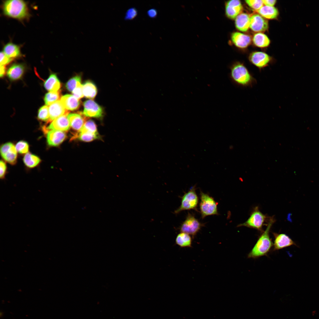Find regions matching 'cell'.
I'll use <instances>...</instances> for the list:
<instances>
[{
	"mask_svg": "<svg viewBox=\"0 0 319 319\" xmlns=\"http://www.w3.org/2000/svg\"><path fill=\"white\" fill-rule=\"evenodd\" d=\"M274 222L273 218L269 220L265 230L263 232L248 255L249 258H256L267 255L273 246L269 236L271 227Z\"/></svg>",
	"mask_w": 319,
	"mask_h": 319,
	"instance_id": "6da1fadb",
	"label": "cell"
},
{
	"mask_svg": "<svg viewBox=\"0 0 319 319\" xmlns=\"http://www.w3.org/2000/svg\"><path fill=\"white\" fill-rule=\"evenodd\" d=\"M230 77L237 85L243 87H252L256 80L244 64L237 62L230 67Z\"/></svg>",
	"mask_w": 319,
	"mask_h": 319,
	"instance_id": "7a4b0ae2",
	"label": "cell"
},
{
	"mask_svg": "<svg viewBox=\"0 0 319 319\" xmlns=\"http://www.w3.org/2000/svg\"><path fill=\"white\" fill-rule=\"evenodd\" d=\"M2 7L4 14L9 17L21 20L29 16L27 4L23 0L5 1L3 3Z\"/></svg>",
	"mask_w": 319,
	"mask_h": 319,
	"instance_id": "3957f363",
	"label": "cell"
},
{
	"mask_svg": "<svg viewBox=\"0 0 319 319\" xmlns=\"http://www.w3.org/2000/svg\"><path fill=\"white\" fill-rule=\"evenodd\" d=\"M200 198V209L203 219L207 216L218 214L217 203L212 197L201 191Z\"/></svg>",
	"mask_w": 319,
	"mask_h": 319,
	"instance_id": "277c9868",
	"label": "cell"
},
{
	"mask_svg": "<svg viewBox=\"0 0 319 319\" xmlns=\"http://www.w3.org/2000/svg\"><path fill=\"white\" fill-rule=\"evenodd\" d=\"M180 206L175 211V213L177 214L181 211L191 209L197 211V207L198 202V198L196 194L195 187H192L187 193H185L181 198Z\"/></svg>",
	"mask_w": 319,
	"mask_h": 319,
	"instance_id": "5b68a950",
	"label": "cell"
},
{
	"mask_svg": "<svg viewBox=\"0 0 319 319\" xmlns=\"http://www.w3.org/2000/svg\"><path fill=\"white\" fill-rule=\"evenodd\" d=\"M266 216L255 207L248 219L244 223L240 224L238 227H245L263 231L262 227L266 219Z\"/></svg>",
	"mask_w": 319,
	"mask_h": 319,
	"instance_id": "8992f818",
	"label": "cell"
},
{
	"mask_svg": "<svg viewBox=\"0 0 319 319\" xmlns=\"http://www.w3.org/2000/svg\"><path fill=\"white\" fill-rule=\"evenodd\" d=\"M202 225L193 215L188 213L186 219L180 226L179 229L181 232L192 235L193 238Z\"/></svg>",
	"mask_w": 319,
	"mask_h": 319,
	"instance_id": "52a82bcc",
	"label": "cell"
},
{
	"mask_svg": "<svg viewBox=\"0 0 319 319\" xmlns=\"http://www.w3.org/2000/svg\"><path fill=\"white\" fill-rule=\"evenodd\" d=\"M250 62L260 70L268 66L271 61V58L266 53L260 51L251 53L248 58Z\"/></svg>",
	"mask_w": 319,
	"mask_h": 319,
	"instance_id": "ba28073f",
	"label": "cell"
},
{
	"mask_svg": "<svg viewBox=\"0 0 319 319\" xmlns=\"http://www.w3.org/2000/svg\"><path fill=\"white\" fill-rule=\"evenodd\" d=\"M84 110L82 114L87 117L101 118L103 115L102 107L94 101L88 100L83 103Z\"/></svg>",
	"mask_w": 319,
	"mask_h": 319,
	"instance_id": "9c48e42d",
	"label": "cell"
},
{
	"mask_svg": "<svg viewBox=\"0 0 319 319\" xmlns=\"http://www.w3.org/2000/svg\"><path fill=\"white\" fill-rule=\"evenodd\" d=\"M0 153L3 159L9 163L14 165L16 163L17 151L12 143L9 142L3 144L0 148Z\"/></svg>",
	"mask_w": 319,
	"mask_h": 319,
	"instance_id": "30bf717a",
	"label": "cell"
},
{
	"mask_svg": "<svg viewBox=\"0 0 319 319\" xmlns=\"http://www.w3.org/2000/svg\"><path fill=\"white\" fill-rule=\"evenodd\" d=\"M225 13L229 19H234L241 13L243 8L240 1L238 0H231L225 3Z\"/></svg>",
	"mask_w": 319,
	"mask_h": 319,
	"instance_id": "8fae6325",
	"label": "cell"
},
{
	"mask_svg": "<svg viewBox=\"0 0 319 319\" xmlns=\"http://www.w3.org/2000/svg\"><path fill=\"white\" fill-rule=\"evenodd\" d=\"M268 21L259 14H255L250 17V28L253 31L262 32L268 28Z\"/></svg>",
	"mask_w": 319,
	"mask_h": 319,
	"instance_id": "7c38bea8",
	"label": "cell"
},
{
	"mask_svg": "<svg viewBox=\"0 0 319 319\" xmlns=\"http://www.w3.org/2000/svg\"><path fill=\"white\" fill-rule=\"evenodd\" d=\"M273 234L274 237L273 250H279L293 245L297 246L296 243L285 234L274 233Z\"/></svg>",
	"mask_w": 319,
	"mask_h": 319,
	"instance_id": "4fadbf2b",
	"label": "cell"
},
{
	"mask_svg": "<svg viewBox=\"0 0 319 319\" xmlns=\"http://www.w3.org/2000/svg\"><path fill=\"white\" fill-rule=\"evenodd\" d=\"M69 113L60 116L53 120L46 130L63 131H68L70 127L67 115Z\"/></svg>",
	"mask_w": 319,
	"mask_h": 319,
	"instance_id": "5bb4252c",
	"label": "cell"
},
{
	"mask_svg": "<svg viewBox=\"0 0 319 319\" xmlns=\"http://www.w3.org/2000/svg\"><path fill=\"white\" fill-rule=\"evenodd\" d=\"M48 144L51 146H57L65 139L66 134L64 131L51 130L48 131L47 134Z\"/></svg>",
	"mask_w": 319,
	"mask_h": 319,
	"instance_id": "9a60e30c",
	"label": "cell"
},
{
	"mask_svg": "<svg viewBox=\"0 0 319 319\" xmlns=\"http://www.w3.org/2000/svg\"><path fill=\"white\" fill-rule=\"evenodd\" d=\"M231 38L235 46L242 48L247 47L251 41L250 36L238 32H232L231 35Z\"/></svg>",
	"mask_w": 319,
	"mask_h": 319,
	"instance_id": "2e32d148",
	"label": "cell"
},
{
	"mask_svg": "<svg viewBox=\"0 0 319 319\" xmlns=\"http://www.w3.org/2000/svg\"><path fill=\"white\" fill-rule=\"evenodd\" d=\"M48 109L50 121H53L60 116L69 113L61 100H58L49 105Z\"/></svg>",
	"mask_w": 319,
	"mask_h": 319,
	"instance_id": "e0dca14e",
	"label": "cell"
},
{
	"mask_svg": "<svg viewBox=\"0 0 319 319\" xmlns=\"http://www.w3.org/2000/svg\"><path fill=\"white\" fill-rule=\"evenodd\" d=\"M82 113H71L67 115L70 127L74 130L79 131L85 123V119Z\"/></svg>",
	"mask_w": 319,
	"mask_h": 319,
	"instance_id": "ac0fdd59",
	"label": "cell"
},
{
	"mask_svg": "<svg viewBox=\"0 0 319 319\" xmlns=\"http://www.w3.org/2000/svg\"><path fill=\"white\" fill-rule=\"evenodd\" d=\"M250 16L247 13H241L235 19V25L239 30L245 32L250 28Z\"/></svg>",
	"mask_w": 319,
	"mask_h": 319,
	"instance_id": "d6986e66",
	"label": "cell"
},
{
	"mask_svg": "<svg viewBox=\"0 0 319 319\" xmlns=\"http://www.w3.org/2000/svg\"><path fill=\"white\" fill-rule=\"evenodd\" d=\"M61 100L67 110H74L78 109L80 106L79 100L73 95H65L62 97Z\"/></svg>",
	"mask_w": 319,
	"mask_h": 319,
	"instance_id": "ffe728a7",
	"label": "cell"
},
{
	"mask_svg": "<svg viewBox=\"0 0 319 319\" xmlns=\"http://www.w3.org/2000/svg\"><path fill=\"white\" fill-rule=\"evenodd\" d=\"M25 68L23 64H15L8 69L7 75L11 80H16L20 78L24 73Z\"/></svg>",
	"mask_w": 319,
	"mask_h": 319,
	"instance_id": "44dd1931",
	"label": "cell"
},
{
	"mask_svg": "<svg viewBox=\"0 0 319 319\" xmlns=\"http://www.w3.org/2000/svg\"><path fill=\"white\" fill-rule=\"evenodd\" d=\"M3 52L7 56L12 59L22 56L19 46L12 42L8 43L4 46Z\"/></svg>",
	"mask_w": 319,
	"mask_h": 319,
	"instance_id": "7402d4cb",
	"label": "cell"
},
{
	"mask_svg": "<svg viewBox=\"0 0 319 319\" xmlns=\"http://www.w3.org/2000/svg\"><path fill=\"white\" fill-rule=\"evenodd\" d=\"M45 89L50 92H57L61 87L60 82L55 74H51L45 82Z\"/></svg>",
	"mask_w": 319,
	"mask_h": 319,
	"instance_id": "603a6c76",
	"label": "cell"
},
{
	"mask_svg": "<svg viewBox=\"0 0 319 319\" xmlns=\"http://www.w3.org/2000/svg\"><path fill=\"white\" fill-rule=\"evenodd\" d=\"M256 12L263 17L269 19H276L279 15L278 9L274 6H263Z\"/></svg>",
	"mask_w": 319,
	"mask_h": 319,
	"instance_id": "cb8c5ba5",
	"label": "cell"
},
{
	"mask_svg": "<svg viewBox=\"0 0 319 319\" xmlns=\"http://www.w3.org/2000/svg\"><path fill=\"white\" fill-rule=\"evenodd\" d=\"M83 91L84 96L91 99H93L97 93V88L95 85L89 81L86 82L83 85Z\"/></svg>",
	"mask_w": 319,
	"mask_h": 319,
	"instance_id": "d4e9b609",
	"label": "cell"
},
{
	"mask_svg": "<svg viewBox=\"0 0 319 319\" xmlns=\"http://www.w3.org/2000/svg\"><path fill=\"white\" fill-rule=\"evenodd\" d=\"M175 243L181 248L191 247L192 239L188 234L181 232L177 235L175 239Z\"/></svg>",
	"mask_w": 319,
	"mask_h": 319,
	"instance_id": "484cf974",
	"label": "cell"
},
{
	"mask_svg": "<svg viewBox=\"0 0 319 319\" xmlns=\"http://www.w3.org/2000/svg\"><path fill=\"white\" fill-rule=\"evenodd\" d=\"M253 41L255 45L260 48L267 47L270 43V40L268 36L261 32L255 34L253 36Z\"/></svg>",
	"mask_w": 319,
	"mask_h": 319,
	"instance_id": "4316f807",
	"label": "cell"
},
{
	"mask_svg": "<svg viewBox=\"0 0 319 319\" xmlns=\"http://www.w3.org/2000/svg\"><path fill=\"white\" fill-rule=\"evenodd\" d=\"M23 161L25 164L28 167L32 168L38 165L41 160L37 156L28 152L24 156Z\"/></svg>",
	"mask_w": 319,
	"mask_h": 319,
	"instance_id": "83f0119b",
	"label": "cell"
},
{
	"mask_svg": "<svg viewBox=\"0 0 319 319\" xmlns=\"http://www.w3.org/2000/svg\"><path fill=\"white\" fill-rule=\"evenodd\" d=\"M99 137L98 134H94L87 132H78L73 138H77L81 141L85 142H90L98 139Z\"/></svg>",
	"mask_w": 319,
	"mask_h": 319,
	"instance_id": "f1b7e54d",
	"label": "cell"
},
{
	"mask_svg": "<svg viewBox=\"0 0 319 319\" xmlns=\"http://www.w3.org/2000/svg\"><path fill=\"white\" fill-rule=\"evenodd\" d=\"M60 97V92H50L45 95L44 100L47 105H50L54 102L59 100Z\"/></svg>",
	"mask_w": 319,
	"mask_h": 319,
	"instance_id": "f546056e",
	"label": "cell"
},
{
	"mask_svg": "<svg viewBox=\"0 0 319 319\" xmlns=\"http://www.w3.org/2000/svg\"><path fill=\"white\" fill-rule=\"evenodd\" d=\"M79 132H87L94 134H98L97 126L93 121L89 120L85 122L82 129Z\"/></svg>",
	"mask_w": 319,
	"mask_h": 319,
	"instance_id": "4dcf8cb0",
	"label": "cell"
},
{
	"mask_svg": "<svg viewBox=\"0 0 319 319\" xmlns=\"http://www.w3.org/2000/svg\"><path fill=\"white\" fill-rule=\"evenodd\" d=\"M38 117L41 121H47L49 120V109L48 105H44L39 109Z\"/></svg>",
	"mask_w": 319,
	"mask_h": 319,
	"instance_id": "1f68e13d",
	"label": "cell"
},
{
	"mask_svg": "<svg viewBox=\"0 0 319 319\" xmlns=\"http://www.w3.org/2000/svg\"><path fill=\"white\" fill-rule=\"evenodd\" d=\"M81 79L79 75L76 76L70 79L66 84V89L69 92H72L76 87L77 83L81 81Z\"/></svg>",
	"mask_w": 319,
	"mask_h": 319,
	"instance_id": "d6a6232c",
	"label": "cell"
},
{
	"mask_svg": "<svg viewBox=\"0 0 319 319\" xmlns=\"http://www.w3.org/2000/svg\"><path fill=\"white\" fill-rule=\"evenodd\" d=\"M15 147L17 152L20 154H26L28 153L29 146L28 143L25 141L22 140L19 141L17 143Z\"/></svg>",
	"mask_w": 319,
	"mask_h": 319,
	"instance_id": "836d02e7",
	"label": "cell"
},
{
	"mask_svg": "<svg viewBox=\"0 0 319 319\" xmlns=\"http://www.w3.org/2000/svg\"><path fill=\"white\" fill-rule=\"evenodd\" d=\"M245 1L248 6L256 11L261 8L263 5L262 0H247Z\"/></svg>",
	"mask_w": 319,
	"mask_h": 319,
	"instance_id": "e575fe53",
	"label": "cell"
},
{
	"mask_svg": "<svg viewBox=\"0 0 319 319\" xmlns=\"http://www.w3.org/2000/svg\"><path fill=\"white\" fill-rule=\"evenodd\" d=\"M72 93L73 95L79 100L84 97L83 85L81 84V81L77 83L76 87Z\"/></svg>",
	"mask_w": 319,
	"mask_h": 319,
	"instance_id": "d590c367",
	"label": "cell"
},
{
	"mask_svg": "<svg viewBox=\"0 0 319 319\" xmlns=\"http://www.w3.org/2000/svg\"><path fill=\"white\" fill-rule=\"evenodd\" d=\"M137 14L138 11L135 8H130L126 12L124 19L126 20H132L137 16Z\"/></svg>",
	"mask_w": 319,
	"mask_h": 319,
	"instance_id": "8d00e7d4",
	"label": "cell"
},
{
	"mask_svg": "<svg viewBox=\"0 0 319 319\" xmlns=\"http://www.w3.org/2000/svg\"><path fill=\"white\" fill-rule=\"evenodd\" d=\"M0 56V65L5 66L11 62L13 59L7 56L3 51L1 52Z\"/></svg>",
	"mask_w": 319,
	"mask_h": 319,
	"instance_id": "74e56055",
	"label": "cell"
},
{
	"mask_svg": "<svg viewBox=\"0 0 319 319\" xmlns=\"http://www.w3.org/2000/svg\"><path fill=\"white\" fill-rule=\"evenodd\" d=\"M0 178L1 179H3L5 178L6 173V166L5 163L2 160L0 161Z\"/></svg>",
	"mask_w": 319,
	"mask_h": 319,
	"instance_id": "f35d334b",
	"label": "cell"
},
{
	"mask_svg": "<svg viewBox=\"0 0 319 319\" xmlns=\"http://www.w3.org/2000/svg\"><path fill=\"white\" fill-rule=\"evenodd\" d=\"M147 14L148 16L151 18L156 17L157 14V10L154 8H152L149 9L147 12Z\"/></svg>",
	"mask_w": 319,
	"mask_h": 319,
	"instance_id": "ab89813d",
	"label": "cell"
},
{
	"mask_svg": "<svg viewBox=\"0 0 319 319\" xmlns=\"http://www.w3.org/2000/svg\"><path fill=\"white\" fill-rule=\"evenodd\" d=\"M263 4L266 6H274L276 2V0H262Z\"/></svg>",
	"mask_w": 319,
	"mask_h": 319,
	"instance_id": "60d3db41",
	"label": "cell"
},
{
	"mask_svg": "<svg viewBox=\"0 0 319 319\" xmlns=\"http://www.w3.org/2000/svg\"><path fill=\"white\" fill-rule=\"evenodd\" d=\"M0 77H2L4 76L5 73V68L4 66L0 65Z\"/></svg>",
	"mask_w": 319,
	"mask_h": 319,
	"instance_id": "b9f144b4",
	"label": "cell"
},
{
	"mask_svg": "<svg viewBox=\"0 0 319 319\" xmlns=\"http://www.w3.org/2000/svg\"><path fill=\"white\" fill-rule=\"evenodd\" d=\"M311 313L313 316H315L317 314V311L315 310H313L312 312Z\"/></svg>",
	"mask_w": 319,
	"mask_h": 319,
	"instance_id": "7bdbcfd3",
	"label": "cell"
}]
</instances>
